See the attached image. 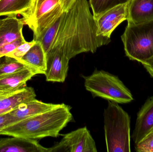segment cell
<instances>
[{
  "label": "cell",
  "instance_id": "44dd1931",
  "mask_svg": "<svg viewBox=\"0 0 153 152\" xmlns=\"http://www.w3.org/2000/svg\"><path fill=\"white\" fill-rule=\"evenodd\" d=\"M60 17L51 26L48 28L47 30L36 40L41 43L46 55L49 51L53 44L54 39L55 37L57 29L60 24Z\"/></svg>",
  "mask_w": 153,
  "mask_h": 152
},
{
  "label": "cell",
  "instance_id": "ba28073f",
  "mask_svg": "<svg viewBox=\"0 0 153 152\" xmlns=\"http://www.w3.org/2000/svg\"><path fill=\"white\" fill-rule=\"evenodd\" d=\"M46 69L45 75L47 81L63 83L68 75L70 59L62 50L50 49L46 55Z\"/></svg>",
  "mask_w": 153,
  "mask_h": 152
},
{
  "label": "cell",
  "instance_id": "d6986e66",
  "mask_svg": "<svg viewBox=\"0 0 153 152\" xmlns=\"http://www.w3.org/2000/svg\"><path fill=\"white\" fill-rule=\"evenodd\" d=\"M131 0H90L93 15L96 19L110 9L120 4L129 2Z\"/></svg>",
  "mask_w": 153,
  "mask_h": 152
},
{
  "label": "cell",
  "instance_id": "7402d4cb",
  "mask_svg": "<svg viewBox=\"0 0 153 152\" xmlns=\"http://www.w3.org/2000/svg\"><path fill=\"white\" fill-rule=\"evenodd\" d=\"M36 43V41L34 39L30 42L26 41L6 55L20 61Z\"/></svg>",
  "mask_w": 153,
  "mask_h": 152
},
{
  "label": "cell",
  "instance_id": "52a82bcc",
  "mask_svg": "<svg viewBox=\"0 0 153 152\" xmlns=\"http://www.w3.org/2000/svg\"><path fill=\"white\" fill-rule=\"evenodd\" d=\"M96 144L86 127L78 129L64 135L59 142L47 152H97Z\"/></svg>",
  "mask_w": 153,
  "mask_h": 152
},
{
  "label": "cell",
  "instance_id": "30bf717a",
  "mask_svg": "<svg viewBox=\"0 0 153 152\" xmlns=\"http://www.w3.org/2000/svg\"><path fill=\"white\" fill-rule=\"evenodd\" d=\"M153 130V96L146 101L137 113L132 138L135 144L139 142Z\"/></svg>",
  "mask_w": 153,
  "mask_h": 152
},
{
  "label": "cell",
  "instance_id": "4316f807",
  "mask_svg": "<svg viewBox=\"0 0 153 152\" xmlns=\"http://www.w3.org/2000/svg\"><path fill=\"white\" fill-rule=\"evenodd\" d=\"M64 12H67L72 6L76 0H59Z\"/></svg>",
  "mask_w": 153,
  "mask_h": 152
},
{
  "label": "cell",
  "instance_id": "277c9868",
  "mask_svg": "<svg viewBox=\"0 0 153 152\" xmlns=\"http://www.w3.org/2000/svg\"><path fill=\"white\" fill-rule=\"evenodd\" d=\"M85 89L94 97H101L118 104H128L134 101L130 90L117 76L104 70H96L84 77Z\"/></svg>",
  "mask_w": 153,
  "mask_h": 152
},
{
  "label": "cell",
  "instance_id": "5bb4252c",
  "mask_svg": "<svg viewBox=\"0 0 153 152\" xmlns=\"http://www.w3.org/2000/svg\"><path fill=\"white\" fill-rule=\"evenodd\" d=\"M127 20L128 23L134 24L153 20V0H131Z\"/></svg>",
  "mask_w": 153,
  "mask_h": 152
},
{
  "label": "cell",
  "instance_id": "cb8c5ba5",
  "mask_svg": "<svg viewBox=\"0 0 153 152\" xmlns=\"http://www.w3.org/2000/svg\"><path fill=\"white\" fill-rule=\"evenodd\" d=\"M25 42H26V41L24 37H23L3 46L0 47V58L11 52L19 46Z\"/></svg>",
  "mask_w": 153,
  "mask_h": 152
},
{
  "label": "cell",
  "instance_id": "d4e9b609",
  "mask_svg": "<svg viewBox=\"0 0 153 152\" xmlns=\"http://www.w3.org/2000/svg\"><path fill=\"white\" fill-rule=\"evenodd\" d=\"M14 124L10 112L0 115V132L2 129Z\"/></svg>",
  "mask_w": 153,
  "mask_h": 152
},
{
  "label": "cell",
  "instance_id": "ffe728a7",
  "mask_svg": "<svg viewBox=\"0 0 153 152\" xmlns=\"http://www.w3.org/2000/svg\"><path fill=\"white\" fill-rule=\"evenodd\" d=\"M27 67V64L9 56L0 58V76L17 72Z\"/></svg>",
  "mask_w": 153,
  "mask_h": 152
},
{
  "label": "cell",
  "instance_id": "7a4b0ae2",
  "mask_svg": "<svg viewBox=\"0 0 153 152\" xmlns=\"http://www.w3.org/2000/svg\"><path fill=\"white\" fill-rule=\"evenodd\" d=\"M73 120L71 108L65 104L5 128L0 135L38 140L45 137H57Z\"/></svg>",
  "mask_w": 153,
  "mask_h": 152
},
{
  "label": "cell",
  "instance_id": "603a6c76",
  "mask_svg": "<svg viewBox=\"0 0 153 152\" xmlns=\"http://www.w3.org/2000/svg\"><path fill=\"white\" fill-rule=\"evenodd\" d=\"M135 150L137 152H153V134L150 133L135 144Z\"/></svg>",
  "mask_w": 153,
  "mask_h": 152
},
{
  "label": "cell",
  "instance_id": "5b68a950",
  "mask_svg": "<svg viewBox=\"0 0 153 152\" xmlns=\"http://www.w3.org/2000/svg\"><path fill=\"white\" fill-rule=\"evenodd\" d=\"M121 38L126 56L131 60L142 63L153 57V20L128 23Z\"/></svg>",
  "mask_w": 153,
  "mask_h": 152
},
{
  "label": "cell",
  "instance_id": "8fae6325",
  "mask_svg": "<svg viewBox=\"0 0 153 152\" xmlns=\"http://www.w3.org/2000/svg\"><path fill=\"white\" fill-rule=\"evenodd\" d=\"M38 74H40L38 70L27 67L17 72L0 76V91L10 92L22 88L26 86L28 81Z\"/></svg>",
  "mask_w": 153,
  "mask_h": 152
},
{
  "label": "cell",
  "instance_id": "f1b7e54d",
  "mask_svg": "<svg viewBox=\"0 0 153 152\" xmlns=\"http://www.w3.org/2000/svg\"><path fill=\"white\" fill-rule=\"evenodd\" d=\"M151 133H152V134H153V130H152V132H151Z\"/></svg>",
  "mask_w": 153,
  "mask_h": 152
},
{
  "label": "cell",
  "instance_id": "484cf974",
  "mask_svg": "<svg viewBox=\"0 0 153 152\" xmlns=\"http://www.w3.org/2000/svg\"><path fill=\"white\" fill-rule=\"evenodd\" d=\"M142 64L146 71L153 78V57L147 60L142 62Z\"/></svg>",
  "mask_w": 153,
  "mask_h": 152
},
{
  "label": "cell",
  "instance_id": "3957f363",
  "mask_svg": "<svg viewBox=\"0 0 153 152\" xmlns=\"http://www.w3.org/2000/svg\"><path fill=\"white\" fill-rule=\"evenodd\" d=\"M107 151L131 152L130 117L117 103L108 101L103 113Z\"/></svg>",
  "mask_w": 153,
  "mask_h": 152
},
{
  "label": "cell",
  "instance_id": "7c38bea8",
  "mask_svg": "<svg viewBox=\"0 0 153 152\" xmlns=\"http://www.w3.org/2000/svg\"><path fill=\"white\" fill-rule=\"evenodd\" d=\"M37 140L13 137L0 139V152H47Z\"/></svg>",
  "mask_w": 153,
  "mask_h": 152
},
{
  "label": "cell",
  "instance_id": "e0dca14e",
  "mask_svg": "<svg viewBox=\"0 0 153 152\" xmlns=\"http://www.w3.org/2000/svg\"><path fill=\"white\" fill-rule=\"evenodd\" d=\"M19 61L38 70L40 74H45L46 69V56L38 41H36Z\"/></svg>",
  "mask_w": 153,
  "mask_h": 152
},
{
  "label": "cell",
  "instance_id": "ac0fdd59",
  "mask_svg": "<svg viewBox=\"0 0 153 152\" xmlns=\"http://www.w3.org/2000/svg\"><path fill=\"white\" fill-rule=\"evenodd\" d=\"M34 0H0V17L22 15L29 9Z\"/></svg>",
  "mask_w": 153,
  "mask_h": 152
},
{
  "label": "cell",
  "instance_id": "6da1fadb",
  "mask_svg": "<svg viewBox=\"0 0 153 152\" xmlns=\"http://www.w3.org/2000/svg\"><path fill=\"white\" fill-rule=\"evenodd\" d=\"M110 42V38L97 35L96 21L87 0H76L61 16L50 49L62 50L70 60L82 53H94Z\"/></svg>",
  "mask_w": 153,
  "mask_h": 152
},
{
  "label": "cell",
  "instance_id": "9a60e30c",
  "mask_svg": "<svg viewBox=\"0 0 153 152\" xmlns=\"http://www.w3.org/2000/svg\"><path fill=\"white\" fill-rule=\"evenodd\" d=\"M22 19L17 16H7L0 19V47L20 38H23Z\"/></svg>",
  "mask_w": 153,
  "mask_h": 152
},
{
  "label": "cell",
  "instance_id": "4fadbf2b",
  "mask_svg": "<svg viewBox=\"0 0 153 152\" xmlns=\"http://www.w3.org/2000/svg\"><path fill=\"white\" fill-rule=\"evenodd\" d=\"M57 104L46 103L34 99L21 104L10 113L15 124L53 108Z\"/></svg>",
  "mask_w": 153,
  "mask_h": 152
},
{
  "label": "cell",
  "instance_id": "2e32d148",
  "mask_svg": "<svg viewBox=\"0 0 153 152\" xmlns=\"http://www.w3.org/2000/svg\"><path fill=\"white\" fill-rule=\"evenodd\" d=\"M34 88L25 86L0 100V115L10 112L22 103L36 99Z\"/></svg>",
  "mask_w": 153,
  "mask_h": 152
},
{
  "label": "cell",
  "instance_id": "83f0119b",
  "mask_svg": "<svg viewBox=\"0 0 153 152\" xmlns=\"http://www.w3.org/2000/svg\"><path fill=\"white\" fill-rule=\"evenodd\" d=\"M3 92H2V91H0V93H2Z\"/></svg>",
  "mask_w": 153,
  "mask_h": 152
},
{
  "label": "cell",
  "instance_id": "8992f818",
  "mask_svg": "<svg viewBox=\"0 0 153 152\" xmlns=\"http://www.w3.org/2000/svg\"><path fill=\"white\" fill-rule=\"evenodd\" d=\"M59 0H34L28 10L22 14L24 25L28 26L36 41L63 13Z\"/></svg>",
  "mask_w": 153,
  "mask_h": 152
},
{
  "label": "cell",
  "instance_id": "9c48e42d",
  "mask_svg": "<svg viewBox=\"0 0 153 152\" xmlns=\"http://www.w3.org/2000/svg\"><path fill=\"white\" fill-rule=\"evenodd\" d=\"M128 3L113 7L95 19L98 35L110 38L116 28L127 19Z\"/></svg>",
  "mask_w": 153,
  "mask_h": 152
}]
</instances>
